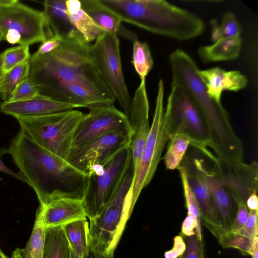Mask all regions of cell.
<instances>
[{"label":"cell","instance_id":"6da1fadb","mask_svg":"<svg viewBox=\"0 0 258 258\" xmlns=\"http://www.w3.org/2000/svg\"><path fill=\"white\" fill-rule=\"evenodd\" d=\"M88 43L62 40L45 55L29 58V78L40 94L93 110L113 105L116 99L97 71Z\"/></svg>","mask_w":258,"mask_h":258},{"label":"cell","instance_id":"7a4b0ae2","mask_svg":"<svg viewBox=\"0 0 258 258\" xmlns=\"http://www.w3.org/2000/svg\"><path fill=\"white\" fill-rule=\"evenodd\" d=\"M7 151L39 203L60 198L82 200L87 175L38 145L21 130Z\"/></svg>","mask_w":258,"mask_h":258},{"label":"cell","instance_id":"3957f363","mask_svg":"<svg viewBox=\"0 0 258 258\" xmlns=\"http://www.w3.org/2000/svg\"><path fill=\"white\" fill-rule=\"evenodd\" d=\"M169 62L171 87H181L197 106L208 126L210 148L217 157L228 161L242 162V142L231 125L229 114L221 102L207 93L195 60L183 50L177 48L169 54Z\"/></svg>","mask_w":258,"mask_h":258},{"label":"cell","instance_id":"277c9868","mask_svg":"<svg viewBox=\"0 0 258 258\" xmlns=\"http://www.w3.org/2000/svg\"><path fill=\"white\" fill-rule=\"evenodd\" d=\"M121 22L179 41L202 35L206 28L195 14L163 0H100Z\"/></svg>","mask_w":258,"mask_h":258},{"label":"cell","instance_id":"5b68a950","mask_svg":"<svg viewBox=\"0 0 258 258\" xmlns=\"http://www.w3.org/2000/svg\"><path fill=\"white\" fill-rule=\"evenodd\" d=\"M134 174L132 155L109 200L100 214L90 220L89 247L114 253L133 211L127 197Z\"/></svg>","mask_w":258,"mask_h":258},{"label":"cell","instance_id":"8992f818","mask_svg":"<svg viewBox=\"0 0 258 258\" xmlns=\"http://www.w3.org/2000/svg\"><path fill=\"white\" fill-rule=\"evenodd\" d=\"M85 114L80 111L72 109L16 119L20 130L38 145L66 160L72 149L75 131Z\"/></svg>","mask_w":258,"mask_h":258},{"label":"cell","instance_id":"52a82bcc","mask_svg":"<svg viewBox=\"0 0 258 258\" xmlns=\"http://www.w3.org/2000/svg\"><path fill=\"white\" fill-rule=\"evenodd\" d=\"M157 89L152 123L135 169L132 187L127 196L133 209L142 190L154 177L165 146L170 139L164 124V85L162 79L159 81Z\"/></svg>","mask_w":258,"mask_h":258},{"label":"cell","instance_id":"ba28073f","mask_svg":"<svg viewBox=\"0 0 258 258\" xmlns=\"http://www.w3.org/2000/svg\"><path fill=\"white\" fill-rule=\"evenodd\" d=\"M164 124L170 137L187 135L190 145L210 147L209 132L201 112L186 92L179 86L171 87L164 110Z\"/></svg>","mask_w":258,"mask_h":258},{"label":"cell","instance_id":"9c48e42d","mask_svg":"<svg viewBox=\"0 0 258 258\" xmlns=\"http://www.w3.org/2000/svg\"><path fill=\"white\" fill-rule=\"evenodd\" d=\"M0 31L12 44L29 46L46 39L43 12L18 0H0Z\"/></svg>","mask_w":258,"mask_h":258},{"label":"cell","instance_id":"30bf717a","mask_svg":"<svg viewBox=\"0 0 258 258\" xmlns=\"http://www.w3.org/2000/svg\"><path fill=\"white\" fill-rule=\"evenodd\" d=\"M132 155L130 144L103 164L94 166L87 174V185L82 202L89 220L96 218L102 212Z\"/></svg>","mask_w":258,"mask_h":258},{"label":"cell","instance_id":"8fae6325","mask_svg":"<svg viewBox=\"0 0 258 258\" xmlns=\"http://www.w3.org/2000/svg\"><path fill=\"white\" fill-rule=\"evenodd\" d=\"M89 53L98 74L128 118L132 99L122 69L117 35L105 33L89 45Z\"/></svg>","mask_w":258,"mask_h":258},{"label":"cell","instance_id":"7c38bea8","mask_svg":"<svg viewBox=\"0 0 258 258\" xmlns=\"http://www.w3.org/2000/svg\"><path fill=\"white\" fill-rule=\"evenodd\" d=\"M130 144L129 131L110 133L71 150L66 160L87 175L94 166L103 164Z\"/></svg>","mask_w":258,"mask_h":258},{"label":"cell","instance_id":"4fadbf2b","mask_svg":"<svg viewBox=\"0 0 258 258\" xmlns=\"http://www.w3.org/2000/svg\"><path fill=\"white\" fill-rule=\"evenodd\" d=\"M125 131H129L128 118L114 105L90 110L76 127L71 150L105 134Z\"/></svg>","mask_w":258,"mask_h":258},{"label":"cell","instance_id":"5bb4252c","mask_svg":"<svg viewBox=\"0 0 258 258\" xmlns=\"http://www.w3.org/2000/svg\"><path fill=\"white\" fill-rule=\"evenodd\" d=\"M180 165L184 168L189 185L196 199L202 223L220 224L217 218L205 173L207 147L190 145Z\"/></svg>","mask_w":258,"mask_h":258},{"label":"cell","instance_id":"9a60e30c","mask_svg":"<svg viewBox=\"0 0 258 258\" xmlns=\"http://www.w3.org/2000/svg\"><path fill=\"white\" fill-rule=\"evenodd\" d=\"M213 166L222 185L237 203H246L252 194H257L258 168L256 162L246 164L223 160L215 156Z\"/></svg>","mask_w":258,"mask_h":258},{"label":"cell","instance_id":"2e32d148","mask_svg":"<svg viewBox=\"0 0 258 258\" xmlns=\"http://www.w3.org/2000/svg\"><path fill=\"white\" fill-rule=\"evenodd\" d=\"M149 112V102L146 84L141 82L132 99L128 117L130 146L135 170L150 131Z\"/></svg>","mask_w":258,"mask_h":258},{"label":"cell","instance_id":"e0dca14e","mask_svg":"<svg viewBox=\"0 0 258 258\" xmlns=\"http://www.w3.org/2000/svg\"><path fill=\"white\" fill-rule=\"evenodd\" d=\"M207 149L205 151V173L214 208L222 226L230 229L237 211V204L228 190L222 185L213 166V155Z\"/></svg>","mask_w":258,"mask_h":258},{"label":"cell","instance_id":"ac0fdd59","mask_svg":"<svg viewBox=\"0 0 258 258\" xmlns=\"http://www.w3.org/2000/svg\"><path fill=\"white\" fill-rule=\"evenodd\" d=\"M42 12L45 18L46 38L56 37L63 41L85 42L67 14L66 0L44 1Z\"/></svg>","mask_w":258,"mask_h":258},{"label":"cell","instance_id":"d6986e66","mask_svg":"<svg viewBox=\"0 0 258 258\" xmlns=\"http://www.w3.org/2000/svg\"><path fill=\"white\" fill-rule=\"evenodd\" d=\"M46 227L63 226L73 221L87 218L82 200L60 198L40 203Z\"/></svg>","mask_w":258,"mask_h":258},{"label":"cell","instance_id":"ffe728a7","mask_svg":"<svg viewBox=\"0 0 258 258\" xmlns=\"http://www.w3.org/2000/svg\"><path fill=\"white\" fill-rule=\"evenodd\" d=\"M198 73L208 94L218 102H221L223 91L237 92L245 88L248 83L246 77L239 71H227L216 67L199 69Z\"/></svg>","mask_w":258,"mask_h":258},{"label":"cell","instance_id":"44dd1931","mask_svg":"<svg viewBox=\"0 0 258 258\" xmlns=\"http://www.w3.org/2000/svg\"><path fill=\"white\" fill-rule=\"evenodd\" d=\"M74 106L51 99L40 94L21 101L2 102L0 111L16 118L39 116L72 110Z\"/></svg>","mask_w":258,"mask_h":258},{"label":"cell","instance_id":"7402d4cb","mask_svg":"<svg viewBox=\"0 0 258 258\" xmlns=\"http://www.w3.org/2000/svg\"><path fill=\"white\" fill-rule=\"evenodd\" d=\"M82 8L106 32L122 35L128 39H137L135 34L121 28L118 16L104 6L100 0H81Z\"/></svg>","mask_w":258,"mask_h":258},{"label":"cell","instance_id":"603a6c76","mask_svg":"<svg viewBox=\"0 0 258 258\" xmlns=\"http://www.w3.org/2000/svg\"><path fill=\"white\" fill-rule=\"evenodd\" d=\"M242 43L241 36L222 37L213 44L199 47L197 53L204 63L233 60L239 57Z\"/></svg>","mask_w":258,"mask_h":258},{"label":"cell","instance_id":"cb8c5ba5","mask_svg":"<svg viewBox=\"0 0 258 258\" xmlns=\"http://www.w3.org/2000/svg\"><path fill=\"white\" fill-rule=\"evenodd\" d=\"M67 14L73 26L87 43L95 41L106 32L82 8L80 1L66 0Z\"/></svg>","mask_w":258,"mask_h":258},{"label":"cell","instance_id":"d4e9b609","mask_svg":"<svg viewBox=\"0 0 258 258\" xmlns=\"http://www.w3.org/2000/svg\"><path fill=\"white\" fill-rule=\"evenodd\" d=\"M204 225L216 237L219 244L224 248H233L247 256L250 255L252 240L222 226L220 224L210 222L203 223Z\"/></svg>","mask_w":258,"mask_h":258},{"label":"cell","instance_id":"484cf974","mask_svg":"<svg viewBox=\"0 0 258 258\" xmlns=\"http://www.w3.org/2000/svg\"><path fill=\"white\" fill-rule=\"evenodd\" d=\"M71 250L78 258H83L89 248V224L86 219L77 220L63 226Z\"/></svg>","mask_w":258,"mask_h":258},{"label":"cell","instance_id":"4316f807","mask_svg":"<svg viewBox=\"0 0 258 258\" xmlns=\"http://www.w3.org/2000/svg\"><path fill=\"white\" fill-rule=\"evenodd\" d=\"M42 258H72L63 226L47 227Z\"/></svg>","mask_w":258,"mask_h":258},{"label":"cell","instance_id":"83f0119b","mask_svg":"<svg viewBox=\"0 0 258 258\" xmlns=\"http://www.w3.org/2000/svg\"><path fill=\"white\" fill-rule=\"evenodd\" d=\"M46 227L43 214L38 207L33 228L26 246L20 248L22 258H42L45 239Z\"/></svg>","mask_w":258,"mask_h":258},{"label":"cell","instance_id":"f1b7e54d","mask_svg":"<svg viewBox=\"0 0 258 258\" xmlns=\"http://www.w3.org/2000/svg\"><path fill=\"white\" fill-rule=\"evenodd\" d=\"M29 59L5 73L0 79V98L8 102L17 87L29 76Z\"/></svg>","mask_w":258,"mask_h":258},{"label":"cell","instance_id":"f546056e","mask_svg":"<svg viewBox=\"0 0 258 258\" xmlns=\"http://www.w3.org/2000/svg\"><path fill=\"white\" fill-rule=\"evenodd\" d=\"M169 141L164 160L166 168L173 170L177 169L180 166L191 141L187 135L184 134L174 135Z\"/></svg>","mask_w":258,"mask_h":258},{"label":"cell","instance_id":"4dcf8cb0","mask_svg":"<svg viewBox=\"0 0 258 258\" xmlns=\"http://www.w3.org/2000/svg\"><path fill=\"white\" fill-rule=\"evenodd\" d=\"M132 63L141 79L145 82L147 75L154 66V60L150 47L146 42L134 41Z\"/></svg>","mask_w":258,"mask_h":258},{"label":"cell","instance_id":"1f68e13d","mask_svg":"<svg viewBox=\"0 0 258 258\" xmlns=\"http://www.w3.org/2000/svg\"><path fill=\"white\" fill-rule=\"evenodd\" d=\"M177 169L179 171L182 182L187 215H191L195 218L197 222L196 234L199 239L202 240L203 235L201 228V215L198 204L189 185L184 168L182 165H180Z\"/></svg>","mask_w":258,"mask_h":258},{"label":"cell","instance_id":"d6a6232c","mask_svg":"<svg viewBox=\"0 0 258 258\" xmlns=\"http://www.w3.org/2000/svg\"><path fill=\"white\" fill-rule=\"evenodd\" d=\"M3 73L29 59V46L18 45L6 49L3 53Z\"/></svg>","mask_w":258,"mask_h":258},{"label":"cell","instance_id":"836d02e7","mask_svg":"<svg viewBox=\"0 0 258 258\" xmlns=\"http://www.w3.org/2000/svg\"><path fill=\"white\" fill-rule=\"evenodd\" d=\"M39 94L37 88L28 77L17 87L8 102L29 100Z\"/></svg>","mask_w":258,"mask_h":258},{"label":"cell","instance_id":"e575fe53","mask_svg":"<svg viewBox=\"0 0 258 258\" xmlns=\"http://www.w3.org/2000/svg\"><path fill=\"white\" fill-rule=\"evenodd\" d=\"M220 26L223 37L241 36V26L233 13L228 12L223 14Z\"/></svg>","mask_w":258,"mask_h":258},{"label":"cell","instance_id":"d590c367","mask_svg":"<svg viewBox=\"0 0 258 258\" xmlns=\"http://www.w3.org/2000/svg\"><path fill=\"white\" fill-rule=\"evenodd\" d=\"M183 238L186 248L179 258H205L203 239H199L196 234Z\"/></svg>","mask_w":258,"mask_h":258},{"label":"cell","instance_id":"8d00e7d4","mask_svg":"<svg viewBox=\"0 0 258 258\" xmlns=\"http://www.w3.org/2000/svg\"><path fill=\"white\" fill-rule=\"evenodd\" d=\"M257 216L258 210H250L242 227L235 232L250 239L258 236Z\"/></svg>","mask_w":258,"mask_h":258},{"label":"cell","instance_id":"74e56055","mask_svg":"<svg viewBox=\"0 0 258 258\" xmlns=\"http://www.w3.org/2000/svg\"><path fill=\"white\" fill-rule=\"evenodd\" d=\"M237 204V208L236 215L230 228V229L233 231H236L242 227L247 219L249 212V210L245 202L241 201Z\"/></svg>","mask_w":258,"mask_h":258},{"label":"cell","instance_id":"f35d334b","mask_svg":"<svg viewBox=\"0 0 258 258\" xmlns=\"http://www.w3.org/2000/svg\"><path fill=\"white\" fill-rule=\"evenodd\" d=\"M62 40L56 37L46 38L39 47L38 50L33 54L36 56H41L48 54L58 48Z\"/></svg>","mask_w":258,"mask_h":258},{"label":"cell","instance_id":"ab89813d","mask_svg":"<svg viewBox=\"0 0 258 258\" xmlns=\"http://www.w3.org/2000/svg\"><path fill=\"white\" fill-rule=\"evenodd\" d=\"M186 248L185 243L181 235L175 236L173 238L172 248L165 252V258H178L184 252Z\"/></svg>","mask_w":258,"mask_h":258},{"label":"cell","instance_id":"60d3db41","mask_svg":"<svg viewBox=\"0 0 258 258\" xmlns=\"http://www.w3.org/2000/svg\"><path fill=\"white\" fill-rule=\"evenodd\" d=\"M196 227L197 222L195 218L191 215H187L182 223L180 235L184 237L196 234Z\"/></svg>","mask_w":258,"mask_h":258},{"label":"cell","instance_id":"b9f144b4","mask_svg":"<svg viewBox=\"0 0 258 258\" xmlns=\"http://www.w3.org/2000/svg\"><path fill=\"white\" fill-rule=\"evenodd\" d=\"M7 153V149H6L5 147H0V171L27 184V181L25 179L21 176L18 173H15L10 169L3 162L2 160V157Z\"/></svg>","mask_w":258,"mask_h":258},{"label":"cell","instance_id":"7bdbcfd3","mask_svg":"<svg viewBox=\"0 0 258 258\" xmlns=\"http://www.w3.org/2000/svg\"><path fill=\"white\" fill-rule=\"evenodd\" d=\"M114 253H109L89 247L83 258H113Z\"/></svg>","mask_w":258,"mask_h":258},{"label":"cell","instance_id":"ee69618b","mask_svg":"<svg viewBox=\"0 0 258 258\" xmlns=\"http://www.w3.org/2000/svg\"><path fill=\"white\" fill-rule=\"evenodd\" d=\"M210 24L212 28L211 39L214 43L223 37L222 30L216 19H212Z\"/></svg>","mask_w":258,"mask_h":258},{"label":"cell","instance_id":"f6af8a7d","mask_svg":"<svg viewBox=\"0 0 258 258\" xmlns=\"http://www.w3.org/2000/svg\"><path fill=\"white\" fill-rule=\"evenodd\" d=\"M246 205L250 210H258V199L257 194L249 196L246 201Z\"/></svg>","mask_w":258,"mask_h":258},{"label":"cell","instance_id":"bcb514c9","mask_svg":"<svg viewBox=\"0 0 258 258\" xmlns=\"http://www.w3.org/2000/svg\"><path fill=\"white\" fill-rule=\"evenodd\" d=\"M252 245L250 249V255L252 258H258V236L252 238Z\"/></svg>","mask_w":258,"mask_h":258},{"label":"cell","instance_id":"7dc6e473","mask_svg":"<svg viewBox=\"0 0 258 258\" xmlns=\"http://www.w3.org/2000/svg\"><path fill=\"white\" fill-rule=\"evenodd\" d=\"M11 258H22L21 252L20 248H17L13 252Z\"/></svg>","mask_w":258,"mask_h":258},{"label":"cell","instance_id":"c3c4849f","mask_svg":"<svg viewBox=\"0 0 258 258\" xmlns=\"http://www.w3.org/2000/svg\"><path fill=\"white\" fill-rule=\"evenodd\" d=\"M3 67V55L2 53H0V72L2 71Z\"/></svg>","mask_w":258,"mask_h":258},{"label":"cell","instance_id":"681fc988","mask_svg":"<svg viewBox=\"0 0 258 258\" xmlns=\"http://www.w3.org/2000/svg\"><path fill=\"white\" fill-rule=\"evenodd\" d=\"M0 258H9L2 250L0 248Z\"/></svg>","mask_w":258,"mask_h":258},{"label":"cell","instance_id":"f907efd6","mask_svg":"<svg viewBox=\"0 0 258 258\" xmlns=\"http://www.w3.org/2000/svg\"><path fill=\"white\" fill-rule=\"evenodd\" d=\"M72 258H78L77 257V256L74 253V252L72 250Z\"/></svg>","mask_w":258,"mask_h":258},{"label":"cell","instance_id":"816d5d0a","mask_svg":"<svg viewBox=\"0 0 258 258\" xmlns=\"http://www.w3.org/2000/svg\"><path fill=\"white\" fill-rule=\"evenodd\" d=\"M2 40H4V38H3V35L0 31V42Z\"/></svg>","mask_w":258,"mask_h":258},{"label":"cell","instance_id":"f5cc1de1","mask_svg":"<svg viewBox=\"0 0 258 258\" xmlns=\"http://www.w3.org/2000/svg\"><path fill=\"white\" fill-rule=\"evenodd\" d=\"M2 75V72H0V79L1 78Z\"/></svg>","mask_w":258,"mask_h":258},{"label":"cell","instance_id":"db71d44e","mask_svg":"<svg viewBox=\"0 0 258 258\" xmlns=\"http://www.w3.org/2000/svg\"><path fill=\"white\" fill-rule=\"evenodd\" d=\"M3 180V178L0 177V181H2Z\"/></svg>","mask_w":258,"mask_h":258}]
</instances>
